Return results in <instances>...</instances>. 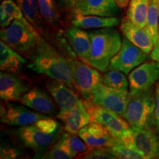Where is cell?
I'll list each match as a JSON object with an SVG mask.
<instances>
[{"instance_id":"1","label":"cell","mask_w":159,"mask_h":159,"mask_svg":"<svg viewBox=\"0 0 159 159\" xmlns=\"http://www.w3.org/2000/svg\"><path fill=\"white\" fill-rule=\"evenodd\" d=\"M27 67L38 74L61 81L77 91L69 59L39 35L35 52Z\"/></svg>"},{"instance_id":"2","label":"cell","mask_w":159,"mask_h":159,"mask_svg":"<svg viewBox=\"0 0 159 159\" xmlns=\"http://www.w3.org/2000/svg\"><path fill=\"white\" fill-rule=\"evenodd\" d=\"M91 38L90 65L104 73L110 68L111 61L122 47V39L118 31L111 28L89 32Z\"/></svg>"},{"instance_id":"3","label":"cell","mask_w":159,"mask_h":159,"mask_svg":"<svg viewBox=\"0 0 159 159\" xmlns=\"http://www.w3.org/2000/svg\"><path fill=\"white\" fill-rule=\"evenodd\" d=\"M40 34L34 27H30L19 20H14L7 27L1 30V40L9 47L31 60L37 47Z\"/></svg>"},{"instance_id":"4","label":"cell","mask_w":159,"mask_h":159,"mask_svg":"<svg viewBox=\"0 0 159 159\" xmlns=\"http://www.w3.org/2000/svg\"><path fill=\"white\" fill-rule=\"evenodd\" d=\"M155 107L156 97L152 87L131 96L123 117L134 130L151 128L152 127Z\"/></svg>"},{"instance_id":"5","label":"cell","mask_w":159,"mask_h":159,"mask_svg":"<svg viewBox=\"0 0 159 159\" xmlns=\"http://www.w3.org/2000/svg\"><path fill=\"white\" fill-rule=\"evenodd\" d=\"M83 101L91 115V122L102 125L115 139L119 140L133 130L128 121L115 111L95 104L91 100Z\"/></svg>"},{"instance_id":"6","label":"cell","mask_w":159,"mask_h":159,"mask_svg":"<svg viewBox=\"0 0 159 159\" xmlns=\"http://www.w3.org/2000/svg\"><path fill=\"white\" fill-rule=\"evenodd\" d=\"M119 141L128 148L142 154L144 159L159 158V133L151 128L133 129Z\"/></svg>"},{"instance_id":"7","label":"cell","mask_w":159,"mask_h":159,"mask_svg":"<svg viewBox=\"0 0 159 159\" xmlns=\"http://www.w3.org/2000/svg\"><path fill=\"white\" fill-rule=\"evenodd\" d=\"M131 99L130 92L108 86L102 82L97 83L91 91V100L95 104L110 109L124 116Z\"/></svg>"},{"instance_id":"8","label":"cell","mask_w":159,"mask_h":159,"mask_svg":"<svg viewBox=\"0 0 159 159\" xmlns=\"http://www.w3.org/2000/svg\"><path fill=\"white\" fill-rule=\"evenodd\" d=\"M70 63L77 91L85 100H91V91L97 83L102 82L99 71L88 63L75 57H67Z\"/></svg>"},{"instance_id":"9","label":"cell","mask_w":159,"mask_h":159,"mask_svg":"<svg viewBox=\"0 0 159 159\" xmlns=\"http://www.w3.org/2000/svg\"><path fill=\"white\" fill-rule=\"evenodd\" d=\"M30 109L25 105L4 101L0 108L1 122L8 126L22 127L33 125L39 119L49 116Z\"/></svg>"},{"instance_id":"10","label":"cell","mask_w":159,"mask_h":159,"mask_svg":"<svg viewBox=\"0 0 159 159\" xmlns=\"http://www.w3.org/2000/svg\"><path fill=\"white\" fill-rule=\"evenodd\" d=\"M12 133L23 145L38 152L46 151L59 139V131L54 134H47L35 125L19 127Z\"/></svg>"},{"instance_id":"11","label":"cell","mask_w":159,"mask_h":159,"mask_svg":"<svg viewBox=\"0 0 159 159\" xmlns=\"http://www.w3.org/2000/svg\"><path fill=\"white\" fill-rule=\"evenodd\" d=\"M148 55L124 37L120 49L111 60L110 68L118 69L125 75H129L149 58Z\"/></svg>"},{"instance_id":"12","label":"cell","mask_w":159,"mask_h":159,"mask_svg":"<svg viewBox=\"0 0 159 159\" xmlns=\"http://www.w3.org/2000/svg\"><path fill=\"white\" fill-rule=\"evenodd\" d=\"M159 80V63L144 62L129 74L128 81L131 96L152 88Z\"/></svg>"},{"instance_id":"13","label":"cell","mask_w":159,"mask_h":159,"mask_svg":"<svg viewBox=\"0 0 159 159\" xmlns=\"http://www.w3.org/2000/svg\"><path fill=\"white\" fill-rule=\"evenodd\" d=\"M46 87L58 107L57 118L63 121L81 99L79 98L76 91L56 80L49 81Z\"/></svg>"},{"instance_id":"14","label":"cell","mask_w":159,"mask_h":159,"mask_svg":"<svg viewBox=\"0 0 159 159\" xmlns=\"http://www.w3.org/2000/svg\"><path fill=\"white\" fill-rule=\"evenodd\" d=\"M22 105L38 112L47 116H54L58 114V107L54 99L47 91L41 88L30 89L19 101Z\"/></svg>"},{"instance_id":"15","label":"cell","mask_w":159,"mask_h":159,"mask_svg":"<svg viewBox=\"0 0 159 159\" xmlns=\"http://www.w3.org/2000/svg\"><path fill=\"white\" fill-rule=\"evenodd\" d=\"M71 7L74 13L103 17L116 16L120 8L114 0H75Z\"/></svg>"},{"instance_id":"16","label":"cell","mask_w":159,"mask_h":159,"mask_svg":"<svg viewBox=\"0 0 159 159\" xmlns=\"http://www.w3.org/2000/svg\"><path fill=\"white\" fill-rule=\"evenodd\" d=\"M30 90L26 81L11 72L1 71L0 73V97L6 102H18Z\"/></svg>"},{"instance_id":"17","label":"cell","mask_w":159,"mask_h":159,"mask_svg":"<svg viewBox=\"0 0 159 159\" xmlns=\"http://www.w3.org/2000/svg\"><path fill=\"white\" fill-rule=\"evenodd\" d=\"M77 134L90 148H111L116 139L104 126L94 122L80 130Z\"/></svg>"},{"instance_id":"18","label":"cell","mask_w":159,"mask_h":159,"mask_svg":"<svg viewBox=\"0 0 159 159\" xmlns=\"http://www.w3.org/2000/svg\"><path fill=\"white\" fill-rule=\"evenodd\" d=\"M65 37L77 57L83 62L90 64L91 41L89 33L73 25L66 30Z\"/></svg>"},{"instance_id":"19","label":"cell","mask_w":159,"mask_h":159,"mask_svg":"<svg viewBox=\"0 0 159 159\" xmlns=\"http://www.w3.org/2000/svg\"><path fill=\"white\" fill-rule=\"evenodd\" d=\"M120 30L122 34L131 43L149 54L154 47V43L146 30L133 22L128 16L121 21Z\"/></svg>"},{"instance_id":"20","label":"cell","mask_w":159,"mask_h":159,"mask_svg":"<svg viewBox=\"0 0 159 159\" xmlns=\"http://www.w3.org/2000/svg\"><path fill=\"white\" fill-rule=\"evenodd\" d=\"M64 130L70 134H77L80 130L91 122V117L85 107L83 99H80L74 108L63 120Z\"/></svg>"},{"instance_id":"21","label":"cell","mask_w":159,"mask_h":159,"mask_svg":"<svg viewBox=\"0 0 159 159\" xmlns=\"http://www.w3.org/2000/svg\"><path fill=\"white\" fill-rule=\"evenodd\" d=\"M121 20L116 16L103 17L98 16H87L80 13H74L73 25L82 29H102L112 28L119 25Z\"/></svg>"},{"instance_id":"22","label":"cell","mask_w":159,"mask_h":159,"mask_svg":"<svg viewBox=\"0 0 159 159\" xmlns=\"http://www.w3.org/2000/svg\"><path fill=\"white\" fill-rule=\"evenodd\" d=\"M26 60L3 41H0V67L2 71L15 73L25 64Z\"/></svg>"},{"instance_id":"23","label":"cell","mask_w":159,"mask_h":159,"mask_svg":"<svg viewBox=\"0 0 159 159\" xmlns=\"http://www.w3.org/2000/svg\"><path fill=\"white\" fill-rule=\"evenodd\" d=\"M14 20H19L27 25L33 27L26 19L17 3L13 0H3L0 6V25L2 29L8 27Z\"/></svg>"},{"instance_id":"24","label":"cell","mask_w":159,"mask_h":159,"mask_svg":"<svg viewBox=\"0 0 159 159\" xmlns=\"http://www.w3.org/2000/svg\"><path fill=\"white\" fill-rule=\"evenodd\" d=\"M149 9V0H130L127 16L139 27L145 28Z\"/></svg>"},{"instance_id":"25","label":"cell","mask_w":159,"mask_h":159,"mask_svg":"<svg viewBox=\"0 0 159 159\" xmlns=\"http://www.w3.org/2000/svg\"><path fill=\"white\" fill-rule=\"evenodd\" d=\"M18 5L22 11L24 15L37 31L42 29L43 19L40 12L37 0H16Z\"/></svg>"},{"instance_id":"26","label":"cell","mask_w":159,"mask_h":159,"mask_svg":"<svg viewBox=\"0 0 159 159\" xmlns=\"http://www.w3.org/2000/svg\"><path fill=\"white\" fill-rule=\"evenodd\" d=\"M159 0H149V9L145 30L150 35L154 46L158 41Z\"/></svg>"},{"instance_id":"27","label":"cell","mask_w":159,"mask_h":159,"mask_svg":"<svg viewBox=\"0 0 159 159\" xmlns=\"http://www.w3.org/2000/svg\"><path fill=\"white\" fill-rule=\"evenodd\" d=\"M102 83L108 86L122 91H128L129 81L125 73L114 68H109L103 73Z\"/></svg>"},{"instance_id":"28","label":"cell","mask_w":159,"mask_h":159,"mask_svg":"<svg viewBox=\"0 0 159 159\" xmlns=\"http://www.w3.org/2000/svg\"><path fill=\"white\" fill-rule=\"evenodd\" d=\"M41 158L45 159H71L73 158L70 150L62 136H60L57 142L46 151Z\"/></svg>"},{"instance_id":"29","label":"cell","mask_w":159,"mask_h":159,"mask_svg":"<svg viewBox=\"0 0 159 159\" xmlns=\"http://www.w3.org/2000/svg\"><path fill=\"white\" fill-rule=\"evenodd\" d=\"M37 2L43 20L49 25H56L60 17L54 0H37Z\"/></svg>"},{"instance_id":"30","label":"cell","mask_w":159,"mask_h":159,"mask_svg":"<svg viewBox=\"0 0 159 159\" xmlns=\"http://www.w3.org/2000/svg\"><path fill=\"white\" fill-rule=\"evenodd\" d=\"M61 136L64 139L73 158H76V156L84 153L90 149V147L85 144L83 139L77 136L76 134H70L66 132L65 134H61Z\"/></svg>"},{"instance_id":"31","label":"cell","mask_w":159,"mask_h":159,"mask_svg":"<svg viewBox=\"0 0 159 159\" xmlns=\"http://www.w3.org/2000/svg\"><path fill=\"white\" fill-rule=\"evenodd\" d=\"M111 150L116 158L120 159H144V156L137 151L128 148L118 139H116Z\"/></svg>"},{"instance_id":"32","label":"cell","mask_w":159,"mask_h":159,"mask_svg":"<svg viewBox=\"0 0 159 159\" xmlns=\"http://www.w3.org/2000/svg\"><path fill=\"white\" fill-rule=\"evenodd\" d=\"M77 158L83 159H113L116 158L112 153L110 148L99 147V148H90V149L84 152L79 155Z\"/></svg>"},{"instance_id":"33","label":"cell","mask_w":159,"mask_h":159,"mask_svg":"<svg viewBox=\"0 0 159 159\" xmlns=\"http://www.w3.org/2000/svg\"><path fill=\"white\" fill-rule=\"evenodd\" d=\"M38 128L47 134H54L58 131V123L50 116L41 119L34 123Z\"/></svg>"},{"instance_id":"34","label":"cell","mask_w":159,"mask_h":159,"mask_svg":"<svg viewBox=\"0 0 159 159\" xmlns=\"http://www.w3.org/2000/svg\"><path fill=\"white\" fill-rule=\"evenodd\" d=\"M24 150L21 148L13 145H2L0 150V158L1 159H13L21 156Z\"/></svg>"},{"instance_id":"35","label":"cell","mask_w":159,"mask_h":159,"mask_svg":"<svg viewBox=\"0 0 159 159\" xmlns=\"http://www.w3.org/2000/svg\"><path fill=\"white\" fill-rule=\"evenodd\" d=\"M155 97H156V107H155L152 127L159 133V80L155 84Z\"/></svg>"},{"instance_id":"36","label":"cell","mask_w":159,"mask_h":159,"mask_svg":"<svg viewBox=\"0 0 159 159\" xmlns=\"http://www.w3.org/2000/svg\"><path fill=\"white\" fill-rule=\"evenodd\" d=\"M150 57L152 61H156V62L159 63V41L156 45L154 46L153 49L151 51Z\"/></svg>"},{"instance_id":"37","label":"cell","mask_w":159,"mask_h":159,"mask_svg":"<svg viewBox=\"0 0 159 159\" xmlns=\"http://www.w3.org/2000/svg\"><path fill=\"white\" fill-rule=\"evenodd\" d=\"M121 8H125L129 4L130 0H114Z\"/></svg>"},{"instance_id":"38","label":"cell","mask_w":159,"mask_h":159,"mask_svg":"<svg viewBox=\"0 0 159 159\" xmlns=\"http://www.w3.org/2000/svg\"><path fill=\"white\" fill-rule=\"evenodd\" d=\"M63 2H64L65 4H66L67 5L70 6V7H72L75 0H63Z\"/></svg>"},{"instance_id":"39","label":"cell","mask_w":159,"mask_h":159,"mask_svg":"<svg viewBox=\"0 0 159 159\" xmlns=\"http://www.w3.org/2000/svg\"><path fill=\"white\" fill-rule=\"evenodd\" d=\"M158 41H159V17H158Z\"/></svg>"}]
</instances>
